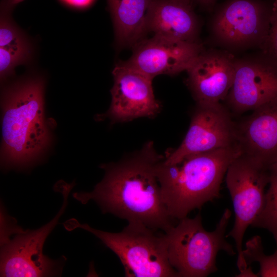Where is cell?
<instances>
[{
    "label": "cell",
    "mask_w": 277,
    "mask_h": 277,
    "mask_svg": "<svg viewBox=\"0 0 277 277\" xmlns=\"http://www.w3.org/2000/svg\"><path fill=\"white\" fill-rule=\"evenodd\" d=\"M164 157L149 141L118 162L102 165L105 175L94 190L73 196L83 204L93 200L103 213L166 233L175 224L163 201L157 176Z\"/></svg>",
    "instance_id": "obj_1"
},
{
    "label": "cell",
    "mask_w": 277,
    "mask_h": 277,
    "mask_svg": "<svg viewBox=\"0 0 277 277\" xmlns=\"http://www.w3.org/2000/svg\"><path fill=\"white\" fill-rule=\"evenodd\" d=\"M44 86L42 77H29L4 92L1 151L4 165H26L49 146L52 137L45 115Z\"/></svg>",
    "instance_id": "obj_2"
},
{
    "label": "cell",
    "mask_w": 277,
    "mask_h": 277,
    "mask_svg": "<svg viewBox=\"0 0 277 277\" xmlns=\"http://www.w3.org/2000/svg\"><path fill=\"white\" fill-rule=\"evenodd\" d=\"M241 153L236 143L188 156L175 164H165L164 159L159 165L157 176L170 217L179 221L187 217L191 211L219 197L228 168Z\"/></svg>",
    "instance_id": "obj_3"
},
{
    "label": "cell",
    "mask_w": 277,
    "mask_h": 277,
    "mask_svg": "<svg viewBox=\"0 0 277 277\" xmlns=\"http://www.w3.org/2000/svg\"><path fill=\"white\" fill-rule=\"evenodd\" d=\"M231 211L225 209L215 229L208 231L203 226L202 216H187L165 233L170 264L179 277H205L216 271L218 252L234 255L236 251L228 242L225 233Z\"/></svg>",
    "instance_id": "obj_4"
},
{
    "label": "cell",
    "mask_w": 277,
    "mask_h": 277,
    "mask_svg": "<svg viewBox=\"0 0 277 277\" xmlns=\"http://www.w3.org/2000/svg\"><path fill=\"white\" fill-rule=\"evenodd\" d=\"M69 231L81 228L98 238L120 260L126 277H179L168 260L165 233L128 223L122 231L111 233L81 224L71 219L64 224Z\"/></svg>",
    "instance_id": "obj_5"
},
{
    "label": "cell",
    "mask_w": 277,
    "mask_h": 277,
    "mask_svg": "<svg viewBox=\"0 0 277 277\" xmlns=\"http://www.w3.org/2000/svg\"><path fill=\"white\" fill-rule=\"evenodd\" d=\"M225 176L235 214L233 228L226 237H231L235 242L237 266L241 272L249 266L243 254L244 235L263 209L265 188L269 181V167L241 153L230 164Z\"/></svg>",
    "instance_id": "obj_6"
},
{
    "label": "cell",
    "mask_w": 277,
    "mask_h": 277,
    "mask_svg": "<svg viewBox=\"0 0 277 277\" xmlns=\"http://www.w3.org/2000/svg\"><path fill=\"white\" fill-rule=\"evenodd\" d=\"M272 6L273 2L267 0L226 1L213 16V39L228 51L251 47L261 50L268 35Z\"/></svg>",
    "instance_id": "obj_7"
},
{
    "label": "cell",
    "mask_w": 277,
    "mask_h": 277,
    "mask_svg": "<svg viewBox=\"0 0 277 277\" xmlns=\"http://www.w3.org/2000/svg\"><path fill=\"white\" fill-rule=\"evenodd\" d=\"M72 186L66 184L59 189L63 194V204L49 223L35 230L22 231L19 228L12 239H1V276H45L56 274L57 263L43 254V246L65 210Z\"/></svg>",
    "instance_id": "obj_8"
},
{
    "label": "cell",
    "mask_w": 277,
    "mask_h": 277,
    "mask_svg": "<svg viewBox=\"0 0 277 277\" xmlns=\"http://www.w3.org/2000/svg\"><path fill=\"white\" fill-rule=\"evenodd\" d=\"M236 143V124L221 103L198 105L181 145L168 151L164 163H178L185 157L232 146Z\"/></svg>",
    "instance_id": "obj_9"
},
{
    "label": "cell",
    "mask_w": 277,
    "mask_h": 277,
    "mask_svg": "<svg viewBox=\"0 0 277 277\" xmlns=\"http://www.w3.org/2000/svg\"><path fill=\"white\" fill-rule=\"evenodd\" d=\"M277 97V66L263 53L235 58L232 86L226 100L234 111L254 110Z\"/></svg>",
    "instance_id": "obj_10"
},
{
    "label": "cell",
    "mask_w": 277,
    "mask_h": 277,
    "mask_svg": "<svg viewBox=\"0 0 277 277\" xmlns=\"http://www.w3.org/2000/svg\"><path fill=\"white\" fill-rule=\"evenodd\" d=\"M114 84L111 90L109 109L103 115L112 122H127L140 117L152 118L161 110L155 98L152 78L126 65L123 62L114 67Z\"/></svg>",
    "instance_id": "obj_11"
},
{
    "label": "cell",
    "mask_w": 277,
    "mask_h": 277,
    "mask_svg": "<svg viewBox=\"0 0 277 277\" xmlns=\"http://www.w3.org/2000/svg\"><path fill=\"white\" fill-rule=\"evenodd\" d=\"M204 50L200 42L173 40L154 35L133 46L127 66L153 78L160 74L174 75L187 70Z\"/></svg>",
    "instance_id": "obj_12"
},
{
    "label": "cell",
    "mask_w": 277,
    "mask_h": 277,
    "mask_svg": "<svg viewBox=\"0 0 277 277\" xmlns=\"http://www.w3.org/2000/svg\"><path fill=\"white\" fill-rule=\"evenodd\" d=\"M235 56L227 50H204L187 69V83L198 105L221 103L232 86Z\"/></svg>",
    "instance_id": "obj_13"
},
{
    "label": "cell",
    "mask_w": 277,
    "mask_h": 277,
    "mask_svg": "<svg viewBox=\"0 0 277 277\" xmlns=\"http://www.w3.org/2000/svg\"><path fill=\"white\" fill-rule=\"evenodd\" d=\"M253 111L236 125V143L242 154L269 167L277 160V97Z\"/></svg>",
    "instance_id": "obj_14"
},
{
    "label": "cell",
    "mask_w": 277,
    "mask_h": 277,
    "mask_svg": "<svg viewBox=\"0 0 277 277\" xmlns=\"http://www.w3.org/2000/svg\"><path fill=\"white\" fill-rule=\"evenodd\" d=\"M148 30L154 35L197 42L200 24L191 3L184 0H153L148 12Z\"/></svg>",
    "instance_id": "obj_15"
},
{
    "label": "cell",
    "mask_w": 277,
    "mask_h": 277,
    "mask_svg": "<svg viewBox=\"0 0 277 277\" xmlns=\"http://www.w3.org/2000/svg\"><path fill=\"white\" fill-rule=\"evenodd\" d=\"M152 1L107 0L119 45L133 47L144 39Z\"/></svg>",
    "instance_id": "obj_16"
},
{
    "label": "cell",
    "mask_w": 277,
    "mask_h": 277,
    "mask_svg": "<svg viewBox=\"0 0 277 277\" xmlns=\"http://www.w3.org/2000/svg\"><path fill=\"white\" fill-rule=\"evenodd\" d=\"M23 0H3L1 5L0 48L31 57V46L18 28L11 21V12Z\"/></svg>",
    "instance_id": "obj_17"
},
{
    "label": "cell",
    "mask_w": 277,
    "mask_h": 277,
    "mask_svg": "<svg viewBox=\"0 0 277 277\" xmlns=\"http://www.w3.org/2000/svg\"><path fill=\"white\" fill-rule=\"evenodd\" d=\"M269 187L263 209L251 226L263 228L272 235L277 244V160L269 167Z\"/></svg>",
    "instance_id": "obj_18"
},
{
    "label": "cell",
    "mask_w": 277,
    "mask_h": 277,
    "mask_svg": "<svg viewBox=\"0 0 277 277\" xmlns=\"http://www.w3.org/2000/svg\"><path fill=\"white\" fill-rule=\"evenodd\" d=\"M243 254L248 265L254 262L259 264L258 276L277 277V249L272 254L266 255L261 236L255 235L247 241Z\"/></svg>",
    "instance_id": "obj_19"
},
{
    "label": "cell",
    "mask_w": 277,
    "mask_h": 277,
    "mask_svg": "<svg viewBox=\"0 0 277 277\" xmlns=\"http://www.w3.org/2000/svg\"><path fill=\"white\" fill-rule=\"evenodd\" d=\"M30 57L0 48V75L1 81L14 73L17 65L27 62Z\"/></svg>",
    "instance_id": "obj_20"
},
{
    "label": "cell",
    "mask_w": 277,
    "mask_h": 277,
    "mask_svg": "<svg viewBox=\"0 0 277 277\" xmlns=\"http://www.w3.org/2000/svg\"><path fill=\"white\" fill-rule=\"evenodd\" d=\"M261 51L277 66V0L273 2L270 29Z\"/></svg>",
    "instance_id": "obj_21"
},
{
    "label": "cell",
    "mask_w": 277,
    "mask_h": 277,
    "mask_svg": "<svg viewBox=\"0 0 277 277\" xmlns=\"http://www.w3.org/2000/svg\"><path fill=\"white\" fill-rule=\"evenodd\" d=\"M67 4L76 7H85L89 5L93 0H63Z\"/></svg>",
    "instance_id": "obj_22"
},
{
    "label": "cell",
    "mask_w": 277,
    "mask_h": 277,
    "mask_svg": "<svg viewBox=\"0 0 277 277\" xmlns=\"http://www.w3.org/2000/svg\"><path fill=\"white\" fill-rule=\"evenodd\" d=\"M188 2L191 3L192 0H184ZM196 1L202 6L203 7L211 10H212L217 0H196Z\"/></svg>",
    "instance_id": "obj_23"
},
{
    "label": "cell",
    "mask_w": 277,
    "mask_h": 277,
    "mask_svg": "<svg viewBox=\"0 0 277 277\" xmlns=\"http://www.w3.org/2000/svg\"><path fill=\"white\" fill-rule=\"evenodd\" d=\"M236 276L238 277H247V276H250V277H258V275L257 273H255L252 271V268L251 267V265H249L248 267L244 270V271L239 272V273L236 275Z\"/></svg>",
    "instance_id": "obj_24"
}]
</instances>
